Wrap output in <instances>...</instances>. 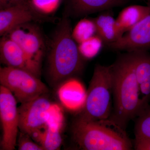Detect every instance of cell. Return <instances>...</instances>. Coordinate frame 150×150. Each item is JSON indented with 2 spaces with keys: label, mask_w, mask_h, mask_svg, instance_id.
I'll return each instance as SVG.
<instances>
[{
  "label": "cell",
  "mask_w": 150,
  "mask_h": 150,
  "mask_svg": "<svg viewBox=\"0 0 150 150\" xmlns=\"http://www.w3.org/2000/svg\"><path fill=\"white\" fill-rule=\"evenodd\" d=\"M65 82L59 91L61 101L71 110L82 109L85 103L86 92L82 85L76 80L70 79Z\"/></svg>",
  "instance_id": "cell-13"
},
{
  "label": "cell",
  "mask_w": 150,
  "mask_h": 150,
  "mask_svg": "<svg viewBox=\"0 0 150 150\" xmlns=\"http://www.w3.org/2000/svg\"><path fill=\"white\" fill-rule=\"evenodd\" d=\"M126 0H68L75 15L82 16L121 5Z\"/></svg>",
  "instance_id": "cell-14"
},
{
  "label": "cell",
  "mask_w": 150,
  "mask_h": 150,
  "mask_svg": "<svg viewBox=\"0 0 150 150\" xmlns=\"http://www.w3.org/2000/svg\"><path fill=\"white\" fill-rule=\"evenodd\" d=\"M112 49L129 52L150 48V12L117 41L108 44Z\"/></svg>",
  "instance_id": "cell-9"
},
{
  "label": "cell",
  "mask_w": 150,
  "mask_h": 150,
  "mask_svg": "<svg viewBox=\"0 0 150 150\" xmlns=\"http://www.w3.org/2000/svg\"><path fill=\"white\" fill-rule=\"evenodd\" d=\"M0 83L10 91L21 104L49 92L40 78L26 70L7 66L0 68Z\"/></svg>",
  "instance_id": "cell-5"
},
{
  "label": "cell",
  "mask_w": 150,
  "mask_h": 150,
  "mask_svg": "<svg viewBox=\"0 0 150 150\" xmlns=\"http://www.w3.org/2000/svg\"><path fill=\"white\" fill-rule=\"evenodd\" d=\"M112 95L111 66L97 65L86 91L85 103L79 117L91 121L110 118Z\"/></svg>",
  "instance_id": "cell-4"
},
{
  "label": "cell",
  "mask_w": 150,
  "mask_h": 150,
  "mask_svg": "<svg viewBox=\"0 0 150 150\" xmlns=\"http://www.w3.org/2000/svg\"><path fill=\"white\" fill-rule=\"evenodd\" d=\"M103 42L101 38L96 34L78 44V48L83 58L92 59L99 53Z\"/></svg>",
  "instance_id": "cell-19"
},
{
  "label": "cell",
  "mask_w": 150,
  "mask_h": 150,
  "mask_svg": "<svg viewBox=\"0 0 150 150\" xmlns=\"http://www.w3.org/2000/svg\"><path fill=\"white\" fill-rule=\"evenodd\" d=\"M134 52L135 72L142 111L149 105L150 99V55L144 50Z\"/></svg>",
  "instance_id": "cell-12"
},
{
  "label": "cell",
  "mask_w": 150,
  "mask_h": 150,
  "mask_svg": "<svg viewBox=\"0 0 150 150\" xmlns=\"http://www.w3.org/2000/svg\"><path fill=\"white\" fill-rule=\"evenodd\" d=\"M150 12V4L129 6L120 12L116 19V22L124 34L138 24Z\"/></svg>",
  "instance_id": "cell-16"
},
{
  "label": "cell",
  "mask_w": 150,
  "mask_h": 150,
  "mask_svg": "<svg viewBox=\"0 0 150 150\" xmlns=\"http://www.w3.org/2000/svg\"><path fill=\"white\" fill-rule=\"evenodd\" d=\"M135 149L137 150H150V138L135 137Z\"/></svg>",
  "instance_id": "cell-23"
},
{
  "label": "cell",
  "mask_w": 150,
  "mask_h": 150,
  "mask_svg": "<svg viewBox=\"0 0 150 150\" xmlns=\"http://www.w3.org/2000/svg\"><path fill=\"white\" fill-rule=\"evenodd\" d=\"M19 150H44L43 147L34 142L28 134L20 132L18 140Z\"/></svg>",
  "instance_id": "cell-22"
},
{
  "label": "cell",
  "mask_w": 150,
  "mask_h": 150,
  "mask_svg": "<svg viewBox=\"0 0 150 150\" xmlns=\"http://www.w3.org/2000/svg\"><path fill=\"white\" fill-rule=\"evenodd\" d=\"M135 124V137L150 138V106L148 105L137 115Z\"/></svg>",
  "instance_id": "cell-20"
},
{
  "label": "cell",
  "mask_w": 150,
  "mask_h": 150,
  "mask_svg": "<svg viewBox=\"0 0 150 150\" xmlns=\"http://www.w3.org/2000/svg\"><path fill=\"white\" fill-rule=\"evenodd\" d=\"M62 123L51 122L48 123L42 134L39 145L44 150H56L60 149L62 142L60 131Z\"/></svg>",
  "instance_id": "cell-17"
},
{
  "label": "cell",
  "mask_w": 150,
  "mask_h": 150,
  "mask_svg": "<svg viewBox=\"0 0 150 150\" xmlns=\"http://www.w3.org/2000/svg\"><path fill=\"white\" fill-rule=\"evenodd\" d=\"M16 43L24 51L30 60L41 70L46 45L41 30L32 22L19 25L3 35Z\"/></svg>",
  "instance_id": "cell-7"
},
{
  "label": "cell",
  "mask_w": 150,
  "mask_h": 150,
  "mask_svg": "<svg viewBox=\"0 0 150 150\" xmlns=\"http://www.w3.org/2000/svg\"><path fill=\"white\" fill-rule=\"evenodd\" d=\"M17 103L12 93L0 86V119L2 129L1 150H14L16 146L19 130Z\"/></svg>",
  "instance_id": "cell-8"
},
{
  "label": "cell",
  "mask_w": 150,
  "mask_h": 150,
  "mask_svg": "<svg viewBox=\"0 0 150 150\" xmlns=\"http://www.w3.org/2000/svg\"><path fill=\"white\" fill-rule=\"evenodd\" d=\"M8 3L9 7L15 5H23L34 8L29 0H8Z\"/></svg>",
  "instance_id": "cell-24"
},
{
  "label": "cell",
  "mask_w": 150,
  "mask_h": 150,
  "mask_svg": "<svg viewBox=\"0 0 150 150\" xmlns=\"http://www.w3.org/2000/svg\"><path fill=\"white\" fill-rule=\"evenodd\" d=\"M0 59L5 66L26 70L40 78L41 70L31 62L16 43L5 36H2L0 40Z\"/></svg>",
  "instance_id": "cell-11"
},
{
  "label": "cell",
  "mask_w": 150,
  "mask_h": 150,
  "mask_svg": "<svg viewBox=\"0 0 150 150\" xmlns=\"http://www.w3.org/2000/svg\"><path fill=\"white\" fill-rule=\"evenodd\" d=\"M47 94L22 103L18 107L20 132L30 136L34 131L46 128L48 125L55 105Z\"/></svg>",
  "instance_id": "cell-6"
},
{
  "label": "cell",
  "mask_w": 150,
  "mask_h": 150,
  "mask_svg": "<svg viewBox=\"0 0 150 150\" xmlns=\"http://www.w3.org/2000/svg\"><path fill=\"white\" fill-rule=\"evenodd\" d=\"M93 21L97 35L108 45L117 41L123 35L116 19L110 15H101Z\"/></svg>",
  "instance_id": "cell-15"
},
{
  "label": "cell",
  "mask_w": 150,
  "mask_h": 150,
  "mask_svg": "<svg viewBox=\"0 0 150 150\" xmlns=\"http://www.w3.org/2000/svg\"><path fill=\"white\" fill-rule=\"evenodd\" d=\"M61 1V0H30L36 11L44 16L55 11L59 7Z\"/></svg>",
  "instance_id": "cell-21"
},
{
  "label": "cell",
  "mask_w": 150,
  "mask_h": 150,
  "mask_svg": "<svg viewBox=\"0 0 150 150\" xmlns=\"http://www.w3.org/2000/svg\"><path fill=\"white\" fill-rule=\"evenodd\" d=\"M73 139L85 150H127L132 144L125 129L110 118L91 121L79 117L72 127Z\"/></svg>",
  "instance_id": "cell-3"
},
{
  "label": "cell",
  "mask_w": 150,
  "mask_h": 150,
  "mask_svg": "<svg viewBox=\"0 0 150 150\" xmlns=\"http://www.w3.org/2000/svg\"><path fill=\"white\" fill-rule=\"evenodd\" d=\"M47 72L55 86L71 79L82 69L81 56L72 35L71 22L65 14L59 22L51 40Z\"/></svg>",
  "instance_id": "cell-2"
},
{
  "label": "cell",
  "mask_w": 150,
  "mask_h": 150,
  "mask_svg": "<svg viewBox=\"0 0 150 150\" xmlns=\"http://www.w3.org/2000/svg\"><path fill=\"white\" fill-rule=\"evenodd\" d=\"M49 21L48 17L26 6H11L0 10V35L3 36L19 25L33 21Z\"/></svg>",
  "instance_id": "cell-10"
},
{
  "label": "cell",
  "mask_w": 150,
  "mask_h": 150,
  "mask_svg": "<svg viewBox=\"0 0 150 150\" xmlns=\"http://www.w3.org/2000/svg\"><path fill=\"white\" fill-rule=\"evenodd\" d=\"M111 67L114 108L109 118L125 129L141 111L134 51L119 58Z\"/></svg>",
  "instance_id": "cell-1"
},
{
  "label": "cell",
  "mask_w": 150,
  "mask_h": 150,
  "mask_svg": "<svg viewBox=\"0 0 150 150\" xmlns=\"http://www.w3.org/2000/svg\"><path fill=\"white\" fill-rule=\"evenodd\" d=\"M96 34L94 21L88 19H83L80 21L72 30L73 37L78 44Z\"/></svg>",
  "instance_id": "cell-18"
},
{
  "label": "cell",
  "mask_w": 150,
  "mask_h": 150,
  "mask_svg": "<svg viewBox=\"0 0 150 150\" xmlns=\"http://www.w3.org/2000/svg\"><path fill=\"white\" fill-rule=\"evenodd\" d=\"M8 0H0V10L9 7Z\"/></svg>",
  "instance_id": "cell-25"
}]
</instances>
